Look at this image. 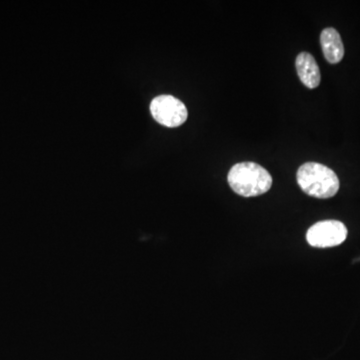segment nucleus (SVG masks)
Returning <instances> with one entry per match:
<instances>
[{
	"instance_id": "obj_2",
	"label": "nucleus",
	"mask_w": 360,
	"mask_h": 360,
	"mask_svg": "<svg viewBox=\"0 0 360 360\" xmlns=\"http://www.w3.org/2000/svg\"><path fill=\"white\" fill-rule=\"evenodd\" d=\"M298 186L303 193L315 198H331L340 191V179L330 168L317 162H307L298 168Z\"/></svg>"
},
{
	"instance_id": "obj_6",
	"label": "nucleus",
	"mask_w": 360,
	"mask_h": 360,
	"mask_svg": "<svg viewBox=\"0 0 360 360\" xmlns=\"http://www.w3.org/2000/svg\"><path fill=\"white\" fill-rule=\"evenodd\" d=\"M321 44L324 58L331 65H336L345 56V45L340 32L335 28L328 27L322 30Z\"/></svg>"
},
{
	"instance_id": "obj_3",
	"label": "nucleus",
	"mask_w": 360,
	"mask_h": 360,
	"mask_svg": "<svg viewBox=\"0 0 360 360\" xmlns=\"http://www.w3.org/2000/svg\"><path fill=\"white\" fill-rule=\"evenodd\" d=\"M150 112L160 124L172 129L184 124L188 116L184 103L172 96L155 97L150 103Z\"/></svg>"
},
{
	"instance_id": "obj_4",
	"label": "nucleus",
	"mask_w": 360,
	"mask_h": 360,
	"mask_svg": "<svg viewBox=\"0 0 360 360\" xmlns=\"http://www.w3.org/2000/svg\"><path fill=\"white\" fill-rule=\"evenodd\" d=\"M347 233V226L342 222L323 220L310 227L307 233V240L314 248H335L345 243Z\"/></svg>"
},
{
	"instance_id": "obj_1",
	"label": "nucleus",
	"mask_w": 360,
	"mask_h": 360,
	"mask_svg": "<svg viewBox=\"0 0 360 360\" xmlns=\"http://www.w3.org/2000/svg\"><path fill=\"white\" fill-rule=\"evenodd\" d=\"M229 186L243 198L262 195L271 188L272 177L262 165L240 162L234 165L227 175Z\"/></svg>"
},
{
	"instance_id": "obj_5",
	"label": "nucleus",
	"mask_w": 360,
	"mask_h": 360,
	"mask_svg": "<svg viewBox=\"0 0 360 360\" xmlns=\"http://www.w3.org/2000/svg\"><path fill=\"white\" fill-rule=\"evenodd\" d=\"M298 77L305 86L310 89H316L321 82V70L314 56L309 52L298 54L295 60Z\"/></svg>"
}]
</instances>
